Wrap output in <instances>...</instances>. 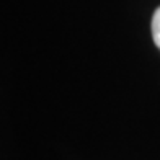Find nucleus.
Returning a JSON list of instances; mask_svg holds the SVG:
<instances>
[{
	"instance_id": "obj_1",
	"label": "nucleus",
	"mask_w": 160,
	"mask_h": 160,
	"mask_svg": "<svg viewBox=\"0 0 160 160\" xmlns=\"http://www.w3.org/2000/svg\"><path fill=\"white\" fill-rule=\"evenodd\" d=\"M152 36H154L155 46L160 49V7L155 10L154 18H152Z\"/></svg>"
}]
</instances>
